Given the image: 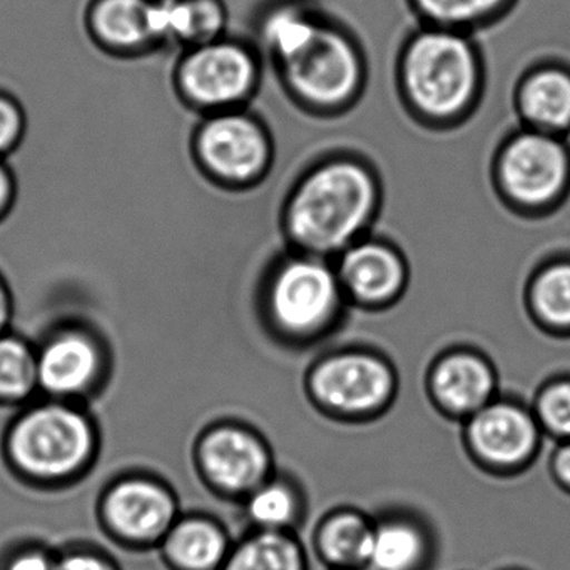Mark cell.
<instances>
[{
	"mask_svg": "<svg viewBox=\"0 0 570 570\" xmlns=\"http://www.w3.org/2000/svg\"><path fill=\"white\" fill-rule=\"evenodd\" d=\"M382 183L372 163L336 153L309 166L293 185L283 218L296 245L316 253L345 248L379 215Z\"/></svg>",
	"mask_w": 570,
	"mask_h": 570,
	"instance_id": "6da1fadb",
	"label": "cell"
},
{
	"mask_svg": "<svg viewBox=\"0 0 570 570\" xmlns=\"http://www.w3.org/2000/svg\"><path fill=\"white\" fill-rule=\"evenodd\" d=\"M396 82L420 121L436 128L462 122L485 86L480 46L470 32L419 24L400 49Z\"/></svg>",
	"mask_w": 570,
	"mask_h": 570,
	"instance_id": "7a4b0ae2",
	"label": "cell"
},
{
	"mask_svg": "<svg viewBox=\"0 0 570 570\" xmlns=\"http://www.w3.org/2000/svg\"><path fill=\"white\" fill-rule=\"evenodd\" d=\"M273 71L302 108L335 115L355 105L365 89L368 69L358 38L328 14L308 48Z\"/></svg>",
	"mask_w": 570,
	"mask_h": 570,
	"instance_id": "3957f363",
	"label": "cell"
},
{
	"mask_svg": "<svg viewBox=\"0 0 570 570\" xmlns=\"http://www.w3.org/2000/svg\"><path fill=\"white\" fill-rule=\"evenodd\" d=\"M493 179L500 196L517 212L546 208L569 185V153L559 136L522 126L497 151Z\"/></svg>",
	"mask_w": 570,
	"mask_h": 570,
	"instance_id": "277c9868",
	"label": "cell"
},
{
	"mask_svg": "<svg viewBox=\"0 0 570 570\" xmlns=\"http://www.w3.org/2000/svg\"><path fill=\"white\" fill-rule=\"evenodd\" d=\"M263 59L249 42L225 38L189 49L178 69L183 95L208 112L245 109L258 91Z\"/></svg>",
	"mask_w": 570,
	"mask_h": 570,
	"instance_id": "5b68a950",
	"label": "cell"
},
{
	"mask_svg": "<svg viewBox=\"0 0 570 570\" xmlns=\"http://www.w3.org/2000/svg\"><path fill=\"white\" fill-rule=\"evenodd\" d=\"M196 155L209 176L232 188H249L273 166L275 142L248 109L213 112L199 126Z\"/></svg>",
	"mask_w": 570,
	"mask_h": 570,
	"instance_id": "8992f818",
	"label": "cell"
},
{
	"mask_svg": "<svg viewBox=\"0 0 570 570\" xmlns=\"http://www.w3.org/2000/svg\"><path fill=\"white\" fill-rule=\"evenodd\" d=\"M11 449L16 462L29 472L58 476L76 469L88 455L91 430L72 410L46 406L16 426Z\"/></svg>",
	"mask_w": 570,
	"mask_h": 570,
	"instance_id": "52a82bcc",
	"label": "cell"
},
{
	"mask_svg": "<svg viewBox=\"0 0 570 570\" xmlns=\"http://www.w3.org/2000/svg\"><path fill=\"white\" fill-rule=\"evenodd\" d=\"M335 278L322 263L298 259L283 268L273 286L276 318L292 332L322 325L336 305Z\"/></svg>",
	"mask_w": 570,
	"mask_h": 570,
	"instance_id": "ba28073f",
	"label": "cell"
},
{
	"mask_svg": "<svg viewBox=\"0 0 570 570\" xmlns=\"http://www.w3.org/2000/svg\"><path fill=\"white\" fill-rule=\"evenodd\" d=\"M315 389L335 409L365 412L389 396L392 376L385 365L368 356H340L320 366Z\"/></svg>",
	"mask_w": 570,
	"mask_h": 570,
	"instance_id": "9c48e42d",
	"label": "cell"
},
{
	"mask_svg": "<svg viewBox=\"0 0 570 570\" xmlns=\"http://www.w3.org/2000/svg\"><path fill=\"white\" fill-rule=\"evenodd\" d=\"M232 16L225 0H153L156 45H209L228 38Z\"/></svg>",
	"mask_w": 570,
	"mask_h": 570,
	"instance_id": "30bf717a",
	"label": "cell"
},
{
	"mask_svg": "<svg viewBox=\"0 0 570 570\" xmlns=\"http://www.w3.org/2000/svg\"><path fill=\"white\" fill-rule=\"evenodd\" d=\"M523 128L559 136L570 129V75L552 65H533L515 89Z\"/></svg>",
	"mask_w": 570,
	"mask_h": 570,
	"instance_id": "8fae6325",
	"label": "cell"
},
{
	"mask_svg": "<svg viewBox=\"0 0 570 570\" xmlns=\"http://www.w3.org/2000/svg\"><path fill=\"white\" fill-rule=\"evenodd\" d=\"M202 459L212 479L229 490L249 489L266 470L262 445L236 429L213 432L203 443Z\"/></svg>",
	"mask_w": 570,
	"mask_h": 570,
	"instance_id": "7c38bea8",
	"label": "cell"
},
{
	"mask_svg": "<svg viewBox=\"0 0 570 570\" xmlns=\"http://www.w3.org/2000/svg\"><path fill=\"white\" fill-rule=\"evenodd\" d=\"M173 512L175 507L168 493L142 480L121 483L106 500V513L112 525L136 539L161 533L171 522Z\"/></svg>",
	"mask_w": 570,
	"mask_h": 570,
	"instance_id": "4fadbf2b",
	"label": "cell"
},
{
	"mask_svg": "<svg viewBox=\"0 0 570 570\" xmlns=\"http://www.w3.org/2000/svg\"><path fill=\"white\" fill-rule=\"evenodd\" d=\"M470 436L475 449L492 462L515 463L533 449L535 429L520 410L493 405L476 413Z\"/></svg>",
	"mask_w": 570,
	"mask_h": 570,
	"instance_id": "5bb4252c",
	"label": "cell"
},
{
	"mask_svg": "<svg viewBox=\"0 0 570 570\" xmlns=\"http://www.w3.org/2000/svg\"><path fill=\"white\" fill-rule=\"evenodd\" d=\"M89 26L101 45L126 55L156 45L153 0H96Z\"/></svg>",
	"mask_w": 570,
	"mask_h": 570,
	"instance_id": "9a60e30c",
	"label": "cell"
},
{
	"mask_svg": "<svg viewBox=\"0 0 570 570\" xmlns=\"http://www.w3.org/2000/svg\"><path fill=\"white\" fill-rule=\"evenodd\" d=\"M343 278L358 296L382 299L399 289L403 278L399 256L380 243H360L346 252Z\"/></svg>",
	"mask_w": 570,
	"mask_h": 570,
	"instance_id": "2e32d148",
	"label": "cell"
},
{
	"mask_svg": "<svg viewBox=\"0 0 570 570\" xmlns=\"http://www.w3.org/2000/svg\"><path fill=\"white\" fill-rule=\"evenodd\" d=\"M96 352L81 336H62L48 346L39 362L42 385L55 393H68L88 385L95 375Z\"/></svg>",
	"mask_w": 570,
	"mask_h": 570,
	"instance_id": "e0dca14e",
	"label": "cell"
},
{
	"mask_svg": "<svg viewBox=\"0 0 570 570\" xmlns=\"http://www.w3.org/2000/svg\"><path fill=\"white\" fill-rule=\"evenodd\" d=\"M515 0H409L420 24L473 32L502 18Z\"/></svg>",
	"mask_w": 570,
	"mask_h": 570,
	"instance_id": "ac0fdd59",
	"label": "cell"
},
{
	"mask_svg": "<svg viewBox=\"0 0 570 570\" xmlns=\"http://www.w3.org/2000/svg\"><path fill=\"white\" fill-rule=\"evenodd\" d=\"M435 389L442 402L450 409L469 412L485 402L492 390V376L479 360L472 356H453L436 372Z\"/></svg>",
	"mask_w": 570,
	"mask_h": 570,
	"instance_id": "d6986e66",
	"label": "cell"
},
{
	"mask_svg": "<svg viewBox=\"0 0 570 570\" xmlns=\"http://www.w3.org/2000/svg\"><path fill=\"white\" fill-rule=\"evenodd\" d=\"M225 537L213 523L188 520L168 539L169 557L186 570H209L225 556Z\"/></svg>",
	"mask_w": 570,
	"mask_h": 570,
	"instance_id": "ffe728a7",
	"label": "cell"
},
{
	"mask_svg": "<svg viewBox=\"0 0 570 570\" xmlns=\"http://www.w3.org/2000/svg\"><path fill=\"white\" fill-rule=\"evenodd\" d=\"M422 539L405 523H386L373 532L368 560L372 570H412L422 556Z\"/></svg>",
	"mask_w": 570,
	"mask_h": 570,
	"instance_id": "44dd1931",
	"label": "cell"
},
{
	"mask_svg": "<svg viewBox=\"0 0 570 570\" xmlns=\"http://www.w3.org/2000/svg\"><path fill=\"white\" fill-rule=\"evenodd\" d=\"M226 570H302V557L288 539L266 533L246 542Z\"/></svg>",
	"mask_w": 570,
	"mask_h": 570,
	"instance_id": "7402d4cb",
	"label": "cell"
},
{
	"mask_svg": "<svg viewBox=\"0 0 570 570\" xmlns=\"http://www.w3.org/2000/svg\"><path fill=\"white\" fill-rule=\"evenodd\" d=\"M373 532L356 517H340L326 525L322 546L326 556L338 563H358L368 560Z\"/></svg>",
	"mask_w": 570,
	"mask_h": 570,
	"instance_id": "603a6c76",
	"label": "cell"
},
{
	"mask_svg": "<svg viewBox=\"0 0 570 570\" xmlns=\"http://www.w3.org/2000/svg\"><path fill=\"white\" fill-rule=\"evenodd\" d=\"M537 309L557 325H570V265L547 269L533 292Z\"/></svg>",
	"mask_w": 570,
	"mask_h": 570,
	"instance_id": "cb8c5ba5",
	"label": "cell"
},
{
	"mask_svg": "<svg viewBox=\"0 0 570 570\" xmlns=\"http://www.w3.org/2000/svg\"><path fill=\"white\" fill-rule=\"evenodd\" d=\"M35 379L31 353L16 340H0V395L22 396Z\"/></svg>",
	"mask_w": 570,
	"mask_h": 570,
	"instance_id": "d4e9b609",
	"label": "cell"
},
{
	"mask_svg": "<svg viewBox=\"0 0 570 570\" xmlns=\"http://www.w3.org/2000/svg\"><path fill=\"white\" fill-rule=\"evenodd\" d=\"M253 519L265 525H282L292 519L295 502L285 487L269 485L255 493L249 502Z\"/></svg>",
	"mask_w": 570,
	"mask_h": 570,
	"instance_id": "484cf974",
	"label": "cell"
},
{
	"mask_svg": "<svg viewBox=\"0 0 570 570\" xmlns=\"http://www.w3.org/2000/svg\"><path fill=\"white\" fill-rule=\"evenodd\" d=\"M540 413L553 432L570 435V383L550 389L540 402Z\"/></svg>",
	"mask_w": 570,
	"mask_h": 570,
	"instance_id": "4316f807",
	"label": "cell"
},
{
	"mask_svg": "<svg viewBox=\"0 0 570 570\" xmlns=\"http://www.w3.org/2000/svg\"><path fill=\"white\" fill-rule=\"evenodd\" d=\"M24 131V115L18 102L0 95V156L11 151Z\"/></svg>",
	"mask_w": 570,
	"mask_h": 570,
	"instance_id": "83f0119b",
	"label": "cell"
},
{
	"mask_svg": "<svg viewBox=\"0 0 570 570\" xmlns=\"http://www.w3.org/2000/svg\"><path fill=\"white\" fill-rule=\"evenodd\" d=\"M56 570H112L108 563L91 556H72L62 560Z\"/></svg>",
	"mask_w": 570,
	"mask_h": 570,
	"instance_id": "f1b7e54d",
	"label": "cell"
},
{
	"mask_svg": "<svg viewBox=\"0 0 570 570\" xmlns=\"http://www.w3.org/2000/svg\"><path fill=\"white\" fill-rule=\"evenodd\" d=\"M9 570H56L48 557L38 552L24 553L9 566Z\"/></svg>",
	"mask_w": 570,
	"mask_h": 570,
	"instance_id": "f546056e",
	"label": "cell"
},
{
	"mask_svg": "<svg viewBox=\"0 0 570 570\" xmlns=\"http://www.w3.org/2000/svg\"><path fill=\"white\" fill-rule=\"evenodd\" d=\"M12 196H14V181H12L11 171L4 163L0 161V213H6L9 208Z\"/></svg>",
	"mask_w": 570,
	"mask_h": 570,
	"instance_id": "4dcf8cb0",
	"label": "cell"
},
{
	"mask_svg": "<svg viewBox=\"0 0 570 570\" xmlns=\"http://www.w3.org/2000/svg\"><path fill=\"white\" fill-rule=\"evenodd\" d=\"M557 470H559V475L570 483V445L557 456Z\"/></svg>",
	"mask_w": 570,
	"mask_h": 570,
	"instance_id": "1f68e13d",
	"label": "cell"
},
{
	"mask_svg": "<svg viewBox=\"0 0 570 570\" xmlns=\"http://www.w3.org/2000/svg\"><path fill=\"white\" fill-rule=\"evenodd\" d=\"M6 315H8V303H6V295L0 288V325L4 323Z\"/></svg>",
	"mask_w": 570,
	"mask_h": 570,
	"instance_id": "d6a6232c",
	"label": "cell"
}]
</instances>
